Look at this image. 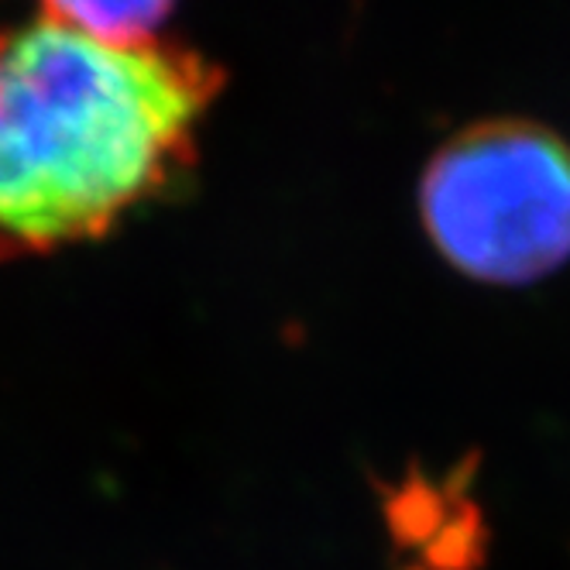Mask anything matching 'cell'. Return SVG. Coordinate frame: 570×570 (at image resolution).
Returning <instances> with one entry per match:
<instances>
[{"mask_svg": "<svg viewBox=\"0 0 570 570\" xmlns=\"http://www.w3.org/2000/svg\"><path fill=\"white\" fill-rule=\"evenodd\" d=\"M220 87L166 38L104 42L42 14L0 28V265L100 240L166 196Z\"/></svg>", "mask_w": 570, "mask_h": 570, "instance_id": "obj_1", "label": "cell"}, {"mask_svg": "<svg viewBox=\"0 0 570 570\" xmlns=\"http://www.w3.org/2000/svg\"><path fill=\"white\" fill-rule=\"evenodd\" d=\"M440 255L481 282H533L570 258V145L533 120H481L420 183Z\"/></svg>", "mask_w": 570, "mask_h": 570, "instance_id": "obj_2", "label": "cell"}, {"mask_svg": "<svg viewBox=\"0 0 570 570\" xmlns=\"http://www.w3.org/2000/svg\"><path fill=\"white\" fill-rule=\"evenodd\" d=\"M42 18L87 31L104 42H148L176 0H38Z\"/></svg>", "mask_w": 570, "mask_h": 570, "instance_id": "obj_3", "label": "cell"}, {"mask_svg": "<svg viewBox=\"0 0 570 570\" xmlns=\"http://www.w3.org/2000/svg\"><path fill=\"white\" fill-rule=\"evenodd\" d=\"M488 560V529L474 505H458L454 519L440 529L426 547V563L433 570H481Z\"/></svg>", "mask_w": 570, "mask_h": 570, "instance_id": "obj_4", "label": "cell"}, {"mask_svg": "<svg viewBox=\"0 0 570 570\" xmlns=\"http://www.w3.org/2000/svg\"><path fill=\"white\" fill-rule=\"evenodd\" d=\"M443 525V499L423 478H410V484L389 502V529L395 547H416Z\"/></svg>", "mask_w": 570, "mask_h": 570, "instance_id": "obj_5", "label": "cell"}, {"mask_svg": "<svg viewBox=\"0 0 570 570\" xmlns=\"http://www.w3.org/2000/svg\"><path fill=\"white\" fill-rule=\"evenodd\" d=\"M402 570H423V567H402Z\"/></svg>", "mask_w": 570, "mask_h": 570, "instance_id": "obj_6", "label": "cell"}]
</instances>
